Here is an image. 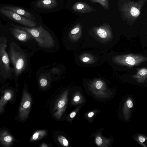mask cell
Here are the masks:
<instances>
[{
	"mask_svg": "<svg viewBox=\"0 0 147 147\" xmlns=\"http://www.w3.org/2000/svg\"><path fill=\"white\" fill-rule=\"evenodd\" d=\"M147 1L119 0L117 4L121 18L130 24H133L140 18L141 9Z\"/></svg>",
	"mask_w": 147,
	"mask_h": 147,
	"instance_id": "6da1fadb",
	"label": "cell"
},
{
	"mask_svg": "<svg viewBox=\"0 0 147 147\" xmlns=\"http://www.w3.org/2000/svg\"><path fill=\"white\" fill-rule=\"evenodd\" d=\"M13 25L31 34L41 47L51 48L55 46V42L53 37L41 25H40L37 27L29 28Z\"/></svg>",
	"mask_w": 147,
	"mask_h": 147,
	"instance_id": "7a4b0ae2",
	"label": "cell"
},
{
	"mask_svg": "<svg viewBox=\"0 0 147 147\" xmlns=\"http://www.w3.org/2000/svg\"><path fill=\"white\" fill-rule=\"evenodd\" d=\"M9 53L11 61L14 67L15 74L16 75H20L25 67V55L19 47L13 42L11 43Z\"/></svg>",
	"mask_w": 147,
	"mask_h": 147,
	"instance_id": "3957f363",
	"label": "cell"
},
{
	"mask_svg": "<svg viewBox=\"0 0 147 147\" xmlns=\"http://www.w3.org/2000/svg\"><path fill=\"white\" fill-rule=\"evenodd\" d=\"M7 41L5 38H0V70L3 71L9 76L12 70L10 67L9 56L6 51Z\"/></svg>",
	"mask_w": 147,
	"mask_h": 147,
	"instance_id": "277c9868",
	"label": "cell"
},
{
	"mask_svg": "<svg viewBox=\"0 0 147 147\" xmlns=\"http://www.w3.org/2000/svg\"><path fill=\"white\" fill-rule=\"evenodd\" d=\"M0 12L11 20L24 26L31 28L37 26L36 23L32 20L2 7L0 8Z\"/></svg>",
	"mask_w": 147,
	"mask_h": 147,
	"instance_id": "5b68a950",
	"label": "cell"
},
{
	"mask_svg": "<svg viewBox=\"0 0 147 147\" xmlns=\"http://www.w3.org/2000/svg\"><path fill=\"white\" fill-rule=\"evenodd\" d=\"M13 26L9 28L10 31L13 35L18 40L26 42L33 38L32 36L26 31L11 24Z\"/></svg>",
	"mask_w": 147,
	"mask_h": 147,
	"instance_id": "8992f818",
	"label": "cell"
},
{
	"mask_svg": "<svg viewBox=\"0 0 147 147\" xmlns=\"http://www.w3.org/2000/svg\"><path fill=\"white\" fill-rule=\"evenodd\" d=\"M28 96L27 94L24 91L17 114L18 119L23 120L26 117L28 109L29 108L31 104L28 99Z\"/></svg>",
	"mask_w": 147,
	"mask_h": 147,
	"instance_id": "52a82bcc",
	"label": "cell"
},
{
	"mask_svg": "<svg viewBox=\"0 0 147 147\" xmlns=\"http://www.w3.org/2000/svg\"><path fill=\"white\" fill-rule=\"evenodd\" d=\"M72 9L76 12L82 13H88L96 11L92 6L85 2L81 1L77 2L74 3L72 6Z\"/></svg>",
	"mask_w": 147,
	"mask_h": 147,
	"instance_id": "ba28073f",
	"label": "cell"
},
{
	"mask_svg": "<svg viewBox=\"0 0 147 147\" xmlns=\"http://www.w3.org/2000/svg\"><path fill=\"white\" fill-rule=\"evenodd\" d=\"M2 7L5 9L11 11L32 20H35V17L31 13L20 7L14 6H3Z\"/></svg>",
	"mask_w": 147,
	"mask_h": 147,
	"instance_id": "9c48e42d",
	"label": "cell"
},
{
	"mask_svg": "<svg viewBox=\"0 0 147 147\" xmlns=\"http://www.w3.org/2000/svg\"><path fill=\"white\" fill-rule=\"evenodd\" d=\"M82 32V26L78 23L74 26L69 32L68 37L71 42H76L80 38Z\"/></svg>",
	"mask_w": 147,
	"mask_h": 147,
	"instance_id": "30bf717a",
	"label": "cell"
},
{
	"mask_svg": "<svg viewBox=\"0 0 147 147\" xmlns=\"http://www.w3.org/2000/svg\"><path fill=\"white\" fill-rule=\"evenodd\" d=\"M0 143L5 146L11 145L14 141V138L5 130L0 131Z\"/></svg>",
	"mask_w": 147,
	"mask_h": 147,
	"instance_id": "8fae6325",
	"label": "cell"
},
{
	"mask_svg": "<svg viewBox=\"0 0 147 147\" xmlns=\"http://www.w3.org/2000/svg\"><path fill=\"white\" fill-rule=\"evenodd\" d=\"M57 0H39L36 3L38 8L45 9H52L56 7Z\"/></svg>",
	"mask_w": 147,
	"mask_h": 147,
	"instance_id": "7c38bea8",
	"label": "cell"
},
{
	"mask_svg": "<svg viewBox=\"0 0 147 147\" xmlns=\"http://www.w3.org/2000/svg\"><path fill=\"white\" fill-rule=\"evenodd\" d=\"M3 94L0 99V105L3 107L9 101H11L14 98V92L11 89H7L3 92Z\"/></svg>",
	"mask_w": 147,
	"mask_h": 147,
	"instance_id": "4fadbf2b",
	"label": "cell"
},
{
	"mask_svg": "<svg viewBox=\"0 0 147 147\" xmlns=\"http://www.w3.org/2000/svg\"><path fill=\"white\" fill-rule=\"evenodd\" d=\"M99 28H96L97 34L100 37L102 38H106L107 35L106 29L108 27V26L107 24H104L103 25Z\"/></svg>",
	"mask_w": 147,
	"mask_h": 147,
	"instance_id": "5bb4252c",
	"label": "cell"
},
{
	"mask_svg": "<svg viewBox=\"0 0 147 147\" xmlns=\"http://www.w3.org/2000/svg\"><path fill=\"white\" fill-rule=\"evenodd\" d=\"M93 3H97L99 4L105 9L108 10L109 9V0H89Z\"/></svg>",
	"mask_w": 147,
	"mask_h": 147,
	"instance_id": "9a60e30c",
	"label": "cell"
},
{
	"mask_svg": "<svg viewBox=\"0 0 147 147\" xmlns=\"http://www.w3.org/2000/svg\"><path fill=\"white\" fill-rule=\"evenodd\" d=\"M125 61L128 64L131 65H134L135 63V59L130 56H128L126 58Z\"/></svg>",
	"mask_w": 147,
	"mask_h": 147,
	"instance_id": "2e32d148",
	"label": "cell"
},
{
	"mask_svg": "<svg viewBox=\"0 0 147 147\" xmlns=\"http://www.w3.org/2000/svg\"><path fill=\"white\" fill-rule=\"evenodd\" d=\"M40 83L42 86L44 87L47 85V81L45 79L42 78L40 80Z\"/></svg>",
	"mask_w": 147,
	"mask_h": 147,
	"instance_id": "e0dca14e",
	"label": "cell"
},
{
	"mask_svg": "<svg viewBox=\"0 0 147 147\" xmlns=\"http://www.w3.org/2000/svg\"><path fill=\"white\" fill-rule=\"evenodd\" d=\"M103 84L100 81H97L96 84V87L98 89H99L102 87Z\"/></svg>",
	"mask_w": 147,
	"mask_h": 147,
	"instance_id": "ac0fdd59",
	"label": "cell"
},
{
	"mask_svg": "<svg viewBox=\"0 0 147 147\" xmlns=\"http://www.w3.org/2000/svg\"><path fill=\"white\" fill-rule=\"evenodd\" d=\"M147 73V70L146 68H143L140 70L139 72V74L141 76H145Z\"/></svg>",
	"mask_w": 147,
	"mask_h": 147,
	"instance_id": "d6986e66",
	"label": "cell"
},
{
	"mask_svg": "<svg viewBox=\"0 0 147 147\" xmlns=\"http://www.w3.org/2000/svg\"><path fill=\"white\" fill-rule=\"evenodd\" d=\"M96 142L97 145H101L102 143V140L100 137V136L97 137L96 139Z\"/></svg>",
	"mask_w": 147,
	"mask_h": 147,
	"instance_id": "ffe728a7",
	"label": "cell"
},
{
	"mask_svg": "<svg viewBox=\"0 0 147 147\" xmlns=\"http://www.w3.org/2000/svg\"><path fill=\"white\" fill-rule=\"evenodd\" d=\"M61 140H62V142L64 146H68V142L66 139H65L64 137H62Z\"/></svg>",
	"mask_w": 147,
	"mask_h": 147,
	"instance_id": "44dd1931",
	"label": "cell"
},
{
	"mask_svg": "<svg viewBox=\"0 0 147 147\" xmlns=\"http://www.w3.org/2000/svg\"><path fill=\"white\" fill-rule=\"evenodd\" d=\"M127 107L129 108H131L133 107V105L132 101L131 100H128L126 102Z\"/></svg>",
	"mask_w": 147,
	"mask_h": 147,
	"instance_id": "7402d4cb",
	"label": "cell"
},
{
	"mask_svg": "<svg viewBox=\"0 0 147 147\" xmlns=\"http://www.w3.org/2000/svg\"><path fill=\"white\" fill-rule=\"evenodd\" d=\"M65 104V103L64 101L61 100L59 102L58 104V106L59 108H61L64 106Z\"/></svg>",
	"mask_w": 147,
	"mask_h": 147,
	"instance_id": "603a6c76",
	"label": "cell"
},
{
	"mask_svg": "<svg viewBox=\"0 0 147 147\" xmlns=\"http://www.w3.org/2000/svg\"><path fill=\"white\" fill-rule=\"evenodd\" d=\"M82 61L84 63H86L90 60V58L88 57H84L82 59Z\"/></svg>",
	"mask_w": 147,
	"mask_h": 147,
	"instance_id": "cb8c5ba5",
	"label": "cell"
},
{
	"mask_svg": "<svg viewBox=\"0 0 147 147\" xmlns=\"http://www.w3.org/2000/svg\"><path fill=\"white\" fill-rule=\"evenodd\" d=\"M139 141L143 143L145 141V139L143 137L140 136L138 137Z\"/></svg>",
	"mask_w": 147,
	"mask_h": 147,
	"instance_id": "d4e9b609",
	"label": "cell"
},
{
	"mask_svg": "<svg viewBox=\"0 0 147 147\" xmlns=\"http://www.w3.org/2000/svg\"><path fill=\"white\" fill-rule=\"evenodd\" d=\"M38 136V133L37 132L35 133L33 135L32 138V139L34 140H36L37 139Z\"/></svg>",
	"mask_w": 147,
	"mask_h": 147,
	"instance_id": "484cf974",
	"label": "cell"
},
{
	"mask_svg": "<svg viewBox=\"0 0 147 147\" xmlns=\"http://www.w3.org/2000/svg\"><path fill=\"white\" fill-rule=\"evenodd\" d=\"M80 99V97L79 96H75L74 98V100L75 102L78 101Z\"/></svg>",
	"mask_w": 147,
	"mask_h": 147,
	"instance_id": "4316f807",
	"label": "cell"
},
{
	"mask_svg": "<svg viewBox=\"0 0 147 147\" xmlns=\"http://www.w3.org/2000/svg\"><path fill=\"white\" fill-rule=\"evenodd\" d=\"M76 115V113L75 112H72L70 114V116L71 118H74Z\"/></svg>",
	"mask_w": 147,
	"mask_h": 147,
	"instance_id": "83f0119b",
	"label": "cell"
},
{
	"mask_svg": "<svg viewBox=\"0 0 147 147\" xmlns=\"http://www.w3.org/2000/svg\"><path fill=\"white\" fill-rule=\"evenodd\" d=\"M94 115V113L93 112H90L88 114V116L89 117H92Z\"/></svg>",
	"mask_w": 147,
	"mask_h": 147,
	"instance_id": "f1b7e54d",
	"label": "cell"
},
{
	"mask_svg": "<svg viewBox=\"0 0 147 147\" xmlns=\"http://www.w3.org/2000/svg\"><path fill=\"white\" fill-rule=\"evenodd\" d=\"M4 110V107H2L0 105V114L2 113Z\"/></svg>",
	"mask_w": 147,
	"mask_h": 147,
	"instance_id": "f546056e",
	"label": "cell"
}]
</instances>
